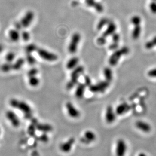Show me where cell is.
I'll return each mask as SVG.
<instances>
[{
    "label": "cell",
    "instance_id": "484cf974",
    "mask_svg": "<svg viewBox=\"0 0 156 156\" xmlns=\"http://www.w3.org/2000/svg\"><path fill=\"white\" fill-rule=\"evenodd\" d=\"M156 46V35L153 38V39L146 42L145 44V48L150 50Z\"/></svg>",
    "mask_w": 156,
    "mask_h": 156
},
{
    "label": "cell",
    "instance_id": "5bb4252c",
    "mask_svg": "<svg viewBox=\"0 0 156 156\" xmlns=\"http://www.w3.org/2000/svg\"><path fill=\"white\" fill-rule=\"evenodd\" d=\"M135 127L136 128L145 133H148L151 131V126L148 123L145 121L139 120L135 122Z\"/></svg>",
    "mask_w": 156,
    "mask_h": 156
},
{
    "label": "cell",
    "instance_id": "1f68e13d",
    "mask_svg": "<svg viewBox=\"0 0 156 156\" xmlns=\"http://www.w3.org/2000/svg\"><path fill=\"white\" fill-rule=\"evenodd\" d=\"M15 57V54L14 53L10 52L7 53V54L5 57V59L6 60V62L9 63H12V61L14 60Z\"/></svg>",
    "mask_w": 156,
    "mask_h": 156
},
{
    "label": "cell",
    "instance_id": "60d3db41",
    "mask_svg": "<svg viewBox=\"0 0 156 156\" xmlns=\"http://www.w3.org/2000/svg\"><path fill=\"white\" fill-rule=\"evenodd\" d=\"M0 134H1V130H0Z\"/></svg>",
    "mask_w": 156,
    "mask_h": 156
},
{
    "label": "cell",
    "instance_id": "e0dca14e",
    "mask_svg": "<svg viewBox=\"0 0 156 156\" xmlns=\"http://www.w3.org/2000/svg\"><path fill=\"white\" fill-rule=\"evenodd\" d=\"M117 26L116 24L113 22H110L108 24V27L106 30L103 32L102 36L106 38L109 37V35H113L116 31Z\"/></svg>",
    "mask_w": 156,
    "mask_h": 156
},
{
    "label": "cell",
    "instance_id": "8fae6325",
    "mask_svg": "<svg viewBox=\"0 0 156 156\" xmlns=\"http://www.w3.org/2000/svg\"><path fill=\"white\" fill-rule=\"evenodd\" d=\"M75 143V139L71 137L65 142H63L60 145V149L62 152L69 153L72 150L73 145Z\"/></svg>",
    "mask_w": 156,
    "mask_h": 156
},
{
    "label": "cell",
    "instance_id": "5b68a950",
    "mask_svg": "<svg viewBox=\"0 0 156 156\" xmlns=\"http://www.w3.org/2000/svg\"><path fill=\"white\" fill-rule=\"evenodd\" d=\"M39 57L43 60L48 61H54L57 60L58 57L54 53L48 51L44 49L38 47L36 51Z\"/></svg>",
    "mask_w": 156,
    "mask_h": 156
},
{
    "label": "cell",
    "instance_id": "52a82bcc",
    "mask_svg": "<svg viewBox=\"0 0 156 156\" xmlns=\"http://www.w3.org/2000/svg\"><path fill=\"white\" fill-rule=\"evenodd\" d=\"M109 86V82L108 81H101L95 85H91L89 86V90L93 93H102Z\"/></svg>",
    "mask_w": 156,
    "mask_h": 156
},
{
    "label": "cell",
    "instance_id": "cb8c5ba5",
    "mask_svg": "<svg viewBox=\"0 0 156 156\" xmlns=\"http://www.w3.org/2000/svg\"><path fill=\"white\" fill-rule=\"evenodd\" d=\"M37 128L40 131L44 132H50L53 129L52 126L48 124H39V125H38Z\"/></svg>",
    "mask_w": 156,
    "mask_h": 156
},
{
    "label": "cell",
    "instance_id": "7c38bea8",
    "mask_svg": "<svg viewBox=\"0 0 156 156\" xmlns=\"http://www.w3.org/2000/svg\"><path fill=\"white\" fill-rule=\"evenodd\" d=\"M96 139V135L93 131H86L84 136L81 139V142L85 145H88L92 142H94Z\"/></svg>",
    "mask_w": 156,
    "mask_h": 156
},
{
    "label": "cell",
    "instance_id": "ba28073f",
    "mask_svg": "<svg viewBox=\"0 0 156 156\" xmlns=\"http://www.w3.org/2000/svg\"><path fill=\"white\" fill-rule=\"evenodd\" d=\"M81 40L80 34L78 32L75 33L72 35L71 42L69 45L68 50L69 53L74 54L77 51L78 46Z\"/></svg>",
    "mask_w": 156,
    "mask_h": 156
},
{
    "label": "cell",
    "instance_id": "7402d4cb",
    "mask_svg": "<svg viewBox=\"0 0 156 156\" xmlns=\"http://www.w3.org/2000/svg\"><path fill=\"white\" fill-rule=\"evenodd\" d=\"M103 75L106 80L111 82L113 79V72L109 68L106 67L103 69Z\"/></svg>",
    "mask_w": 156,
    "mask_h": 156
},
{
    "label": "cell",
    "instance_id": "f1b7e54d",
    "mask_svg": "<svg viewBox=\"0 0 156 156\" xmlns=\"http://www.w3.org/2000/svg\"><path fill=\"white\" fill-rule=\"evenodd\" d=\"M141 22H142V20L139 16H133L131 20V23H132L134 26L140 25Z\"/></svg>",
    "mask_w": 156,
    "mask_h": 156
},
{
    "label": "cell",
    "instance_id": "603a6c76",
    "mask_svg": "<svg viewBox=\"0 0 156 156\" xmlns=\"http://www.w3.org/2000/svg\"><path fill=\"white\" fill-rule=\"evenodd\" d=\"M29 78V84L31 87H36L39 85L40 83V79L37 77V76H33L31 77L28 78Z\"/></svg>",
    "mask_w": 156,
    "mask_h": 156
},
{
    "label": "cell",
    "instance_id": "ac0fdd59",
    "mask_svg": "<svg viewBox=\"0 0 156 156\" xmlns=\"http://www.w3.org/2000/svg\"><path fill=\"white\" fill-rule=\"evenodd\" d=\"M86 85L85 84H79L76 89V92H75V96L78 99H81L84 96L85 90Z\"/></svg>",
    "mask_w": 156,
    "mask_h": 156
},
{
    "label": "cell",
    "instance_id": "f35d334b",
    "mask_svg": "<svg viewBox=\"0 0 156 156\" xmlns=\"http://www.w3.org/2000/svg\"><path fill=\"white\" fill-rule=\"evenodd\" d=\"M85 85L87 86H90L91 84V79L88 76H85Z\"/></svg>",
    "mask_w": 156,
    "mask_h": 156
},
{
    "label": "cell",
    "instance_id": "74e56055",
    "mask_svg": "<svg viewBox=\"0 0 156 156\" xmlns=\"http://www.w3.org/2000/svg\"><path fill=\"white\" fill-rule=\"evenodd\" d=\"M118 43H115L113 42V43L111 44V45H109V50H115L118 48Z\"/></svg>",
    "mask_w": 156,
    "mask_h": 156
},
{
    "label": "cell",
    "instance_id": "9c48e42d",
    "mask_svg": "<svg viewBox=\"0 0 156 156\" xmlns=\"http://www.w3.org/2000/svg\"><path fill=\"white\" fill-rule=\"evenodd\" d=\"M66 108L70 117L73 119H77L80 117V112L71 102H68L66 104Z\"/></svg>",
    "mask_w": 156,
    "mask_h": 156
},
{
    "label": "cell",
    "instance_id": "9a60e30c",
    "mask_svg": "<svg viewBox=\"0 0 156 156\" xmlns=\"http://www.w3.org/2000/svg\"><path fill=\"white\" fill-rule=\"evenodd\" d=\"M131 106L128 103L124 102L119 105L116 108V114L119 116H121L125 114L126 113L128 112L130 110Z\"/></svg>",
    "mask_w": 156,
    "mask_h": 156
},
{
    "label": "cell",
    "instance_id": "7a4b0ae2",
    "mask_svg": "<svg viewBox=\"0 0 156 156\" xmlns=\"http://www.w3.org/2000/svg\"><path fill=\"white\" fill-rule=\"evenodd\" d=\"M129 51L130 50L129 48L126 46L122 47L118 50H116L109 57V65L111 66H116L119 62V60H120L121 57L123 55L128 54Z\"/></svg>",
    "mask_w": 156,
    "mask_h": 156
},
{
    "label": "cell",
    "instance_id": "d4e9b609",
    "mask_svg": "<svg viewBox=\"0 0 156 156\" xmlns=\"http://www.w3.org/2000/svg\"><path fill=\"white\" fill-rule=\"evenodd\" d=\"M1 69L4 72H9L10 71H12L13 70V63L6 62L2 65V66L1 67Z\"/></svg>",
    "mask_w": 156,
    "mask_h": 156
},
{
    "label": "cell",
    "instance_id": "83f0119b",
    "mask_svg": "<svg viewBox=\"0 0 156 156\" xmlns=\"http://www.w3.org/2000/svg\"><path fill=\"white\" fill-rule=\"evenodd\" d=\"M109 20L106 18H103L102 20H100L99 22L98 23L97 26V29H98V31H100L105 26L106 24H109Z\"/></svg>",
    "mask_w": 156,
    "mask_h": 156
},
{
    "label": "cell",
    "instance_id": "d6a6232c",
    "mask_svg": "<svg viewBox=\"0 0 156 156\" xmlns=\"http://www.w3.org/2000/svg\"><path fill=\"white\" fill-rule=\"evenodd\" d=\"M21 38L25 42L28 41L31 38V35L29 32L26 31H23L21 33Z\"/></svg>",
    "mask_w": 156,
    "mask_h": 156
},
{
    "label": "cell",
    "instance_id": "6da1fadb",
    "mask_svg": "<svg viewBox=\"0 0 156 156\" xmlns=\"http://www.w3.org/2000/svg\"><path fill=\"white\" fill-rule=\"evenodd\" d=\"M10 104L12 107L20 109L24 114L26 118H29L32 116V109L26 102L13 98L10 100Z\"/></svg>",
    "mask_w": 156,
    "mask_h": 156
},
{
    "label": "cell",
    "instance_id": "ab89813d",
    "mask_svg": "<svg viewBox=\"0 0 156 156\" xmlns=\"http://www.w3.org/2000/svg\"><path fill=\"white\" fill-rule=\"evenodd\" d=\"M4 47L3 46L0 44V53H1L3 51Z\"/></svg>",
    "mask_w": 156,
    "mask_h": 156
},
{
    "label": "cell",
    "instance_id": "4316f807",
    "mask_svg": "<svg viewBox=\"0 0 156 156\" xmlns=\"http://www.w3.org/2000/svg\"><path fill=\"white\" fill-rule=\"evenodd\" d=\"M38 47L35 44H30L27 45L26 47V51L27 54H32V52L36 51L37 50Z\"/></svg>",
    "mask_w": 156,
    "mask_h": 156
},
{
    "label": "cell",
    "instance_id": "ffe728a7",
    "mask_svg": "<svg viewBox=\"0 0 156 156\" xmlns=\"http://www.w3.org/2000/svg\"><path fill=\"white\" fill-rule=\"evenodd\" d=\"M25 60L23 58H18L14 63H13V71H18L23 66Z\"/></svg>",
    "mask_w": 156,
    "mask_h": 156
},
{
    "label": "cell",
    "instance_id": "8992f818",
    "mask_svg": "<svg viewBox=\"0 0 156 156\" xmlns=\"http://www.w3.org/2000/svg\"><path fill=\"white\" fill-rule=\"evenodd\" d=\"M127 145L125 140L120 139L116 142L115 154L116 156H125L127 151Z\"/></svg>",
    "mask_w": 156,
    "mask_h": 156
},
{
    "label": "cell",
    "instance_id": "d6986e66",
    "mask_svg": "<svg viewBox=\"0 0 156 156\" xmlns=\"http://www.w3.org/2000/svg\"><path fill=\"white\" fill-rule=\"evenodd\" d=\"M79 58L77 57H73L68 61L66 67L68 69H72L76 68L79 63Z\"/></svg>",
    "mask_w": 156,
    "mask_h": 156
},
{
    "label": "cell",
    "instance_id": "4fadbf2b",
    "mask_svg": "<svg viewBox=\"0 0 156 156\" xmlns=\"http://www.w3.org/2000/svg\"><path fill=\"white\" fill-rule=\"evenodd\" d=\"M7 119L10 122V123L13 127H18L20 124V120L14 112L12 111H8L6 114Z\"/></svg>",
    "mask_w": 156,
    "mask_h": 156
},
{
    "label": "cell",
    "instance_id": "3957f363",
    "mask_svg": "<svg viewBox=\"0 0 156 156\" xmlns=\"http://www.w3.org/2000/svg\"><path fill=\"white\" fill-rule=\"evenodd\" d=\"M84 71V68L81 66L75 68V69L71 73V80L66 84V88L68 90L72 89L77 84L79 77L83 72Z\"/></svg>",
    "mask_w": 156,
    "mask_h": 156
},
{
    "label": "cell",
    "instance_id": "e575fe53",
    "mask_svg": "<svg viewBox=\"0 0 156 156\" xmlns=\"http://www.w3.org/2000/svg\"><path fill=\"white\" fill-rule=\"evenodd\" d=\"M97 43L100 45H103L106 43V38L104 37L102 35V37L98 38L97 40Z\"/></svg>",
    "mask_w": 156,
    "mask_h": 156
},
{
    "label": "cell",
    "instance_id": "44dd1931",
    "mask_svg": "<svg viewBox=\"0 0 156 156\" xmlns=\"http://www.w3.org/2000/svg\"><path fill=\"white\" fill-rule=\"evenodd\" d=\"M142 32V27L140 25L136 26L134 27L133 30L132 31V37L133 39L137 40L140 37Z\"/></svg>",
    "mask_w": 156,
    "mask_h": 156
},
{
    "label": "cell",
    "instance_id": "2e32d148",
    "mask_svg": "<svg viewBox=\"0 0 156 156\" xmlns=\"http://www.w3.org/2000/svg\"><path fill=\"white\" fill-rule=\"evenodd\" d=\"M8 35L10 40L14 42H18L21 38V34L20 33V31L15 28L9 31Z\"/></svg>",
    "mask_w": 156,
    "mask_h": 156
},
{
    "label": "cell",
    "instance_id": "836d02e7",
    "mask_svg": "<svg viewBox=\"0 0 156 156\" xmlns=\"http://www.w3.org/2000/svg\"><path fill=\"white\" fill-rule=\"evenodd\" d=\"M148 77L151 78H156V68L151 69L148 71Z\"/></svg>",
    "mask_w": 156,
    "mask_h": 156
},
{
    "label": "cell",
    "instance_id": "4dcf8cb0",
    "mask_svg": "<svg viewBox=\"0 0 156 156\" xmlns=\"http://www.w3.org/2000/svg\"><path fill=\"white\" fill-rule=\"evenodd\" d=\"M26 61L29 63V65H35L37 60L35 57L32 56V54H27L26 55Z\"/></svg>",
    "mask_w": 156,
    "mask_h": 156
},
{
    "label": "cell",
    "instance_id": "277c9868",
    "mask_svg": "<svg viewBox=\"0 0 156 156\" xmlns=\"http://www.w3.org/2000/svg\"><path fill=\"white\" fill-rule=\"evenodd\" d=\"M35 13L32 10H28L26 12L21 20H20V24H21L23 29H26L29 27L34 20Z\"/></svg>",
    "mask_w": 156,
    "mask_h": 156
},
{
    "label": "cell",
    "instance_id": "d590c367",
    "mask_svg": "<svg viewBox=\"0 0 156 156\" xmlns=\"http://www.w3.org/2000/svg\"><path fill=\"white\" fill-rule=\"evenodd\" d=\"M150 10L153 14H156V2H151L150 4Z\"/></svg>",
    "mask_w": 156,
    "mask_h": 156
},
{
    "label": "cell",
    "instance_id": "f546056e",
    "mask_svg": "<svg viewBox=\"0 0 156 156\" xmlns=\"http://www.w3.org/2000/svg\"><path fill=\"white\" fill-rule=\"evenodd\" d=\"M38 72H39V70L38 69L35 68H32L27 72V77L28 78H29L33 76H36L38 74Z\"/></svg>",
    "mask_w": 156,
    "mask_h": 156
},
{
    "label": "cell",
    "instance_id": "8d00e7d4",
    "mask_svg": "<svg viewBox=\"0 0 156 156\" xmlns=\"http://www.w3.org/2000/svg\"><path fill=\"white\" fill-rule=\"evenodd\" d=\"M120 35L117 33H114L112 35V40H113V42L118 43L120 41Z\"/></svg>",
    "mask_w": 156,
    "mask_h": 156
},
{
    "label": "cell",
    "instance_id": "30bf717a",
    "mask_svg": "<svg viewBox=\"0 0 156 156\" xmlns=\"http://www.w3.org/2000/svg\"><path fill=\"white\" fill-rule=\"evenodd\" d=\"M116 111L111 106H109L106 108L105 113V120L108 124H112L114 122L116 119Z\"/></svg>",
    "mask_w": 156,
    "mask_h": 156
}]
</instances>
